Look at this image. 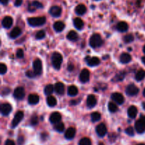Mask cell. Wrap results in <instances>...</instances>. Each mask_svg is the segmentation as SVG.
<instances>
[{"mask_svg":"<svg viewBox=\"0 0 145 145\" xmlns=\"http://www.w3.org/2000/svg\"><path fill=\"white\" fill-rule=\"evenodd\" d=\"M137 145H145L144 144H137Z\"/></svg>","mask_w":145,"mask_h":145,"instance_id":"56","label":"cell"},{"mask_svg":"<svg viewBox=\"0 0 145 145\" xmlns=\"http://www.w3.org/2000/svg\"><path fill=\"white\" fill-rule=\"evenodd\" d=\"M117 29L120 32H125L128 29V25L125 21H120L117 24Z\"/></svg>","mask_w":145,"mask_h":145,"instance_id":"24","label":"cell"},{"mask_svg":"<svg viewBox=\"0 0 145 145\" xmlns=\"http://www.w3.org/2000/svg\"><path fill=\"white\" fill-rule=\"evenodd\" d=\"M43 8V5L42 3H40L38 1H33L32 3L28 4V10L30 12H33L35 11L37 8Z\"/></svg>","mask_w":145,"mask_h":145,"instance_id":"10","label":"cell"},{"mask_svg":"<svg viewBox=\"0 0 145 145\" xmlns=\"http://www.w3.org/2000/svg\"><path fill=\"white\" fill-rule=\"evenodd\" d=\"M49 13L52 16L59 17L62 14V8L58 6H52L49 10Z\"/></svg>","mask_w":145,"mask_h":145,"instance_id":"12","label":"cell"},{"mask_svg":"<svg viewBox=\"0 0 145 145\" xmlns=\"http://www.w3.org/2000/svg\"><path fill=\"white\" fill-rule=\"evenodd\" d=\"M91 120L93 122H96L99 121V120L101 118V116L99 113L98 112H93V113H91Z\"/></svg>","mask_w":145,"mask_h":145,"instance_id":"35","label":"cell"},{"mask_svg":"<svg viewBox=\"0 0 145 145\" xmlns=\"http://www.w3.org/2000/svg\"><path fill=\"white\" fill-rule=\"evenodd\" d=\"M46 22V18L45 16H38V17H32V18H28V23L31 26H40Z\"/></svg>","mask_w":145,"mask_h":145,"instance_id":"2","label":"cell"},{"mask_svg":"<svg viewBox=\"0 0 145 145\" xmlns=\"http://www.w3.org/2000/svg\"><path fill=\"white\" fill-rule=\"evenodd\" d=\"M75 134H76V130L74 127H69L65 133V138L67 140H72L74 137Z\"/></svg>","mask_w":145,"mask_h":145,"instance_id":"20","label":"cell"},{"mask_svg":"<svg viewBox=\"0 0 145 145\" xmlns=\"http://www.w3.org/2000/svg\"><path fill=\"white\" fill-rule=\"evenodd\" d=\"M123 40H124L126 43H129V42H131L134 40V36L132 34H128V35H126L124 37Z\"/></svg>","mask_w":145,"mask_h":145,"instance_id":"38","label":"cell"},{"mask_svg":"<svg viewBox=\"0 0 145 145\" xmlns=\"http://www.w3.org/2000/svg\"><path fill=\"white\" fill-rule=\"evenodd\" d=\"M68 94L70 96H74L77 95L78 93V89L75 86H70L68 88Z\"/></svg>","mask_w":145,"mask_h":145,"instance_id":"31","label":"cell"},{"mask_svg":"<svg viewBox=\"0 0 145 145\" xmlns=\"http://www.w3.org/2000/svg\"><path fill=\"white\" fill-rule=\"evenodd\" d=\"M68 69H69V71H72L74 69V66L72 65H68Z\"/></svg>","mask_w":145,"mask_h":145,"instance_id":"50","label":"cell"},{"mask_svg":"<svg viewBox=\"0 0 145 145\" xmlns=\"http://www.w3.org/2000/svg\"><path fill=\"white\" fill-rule=\"evenodd\" d=\"M125 75V74L124 73H119L116 76V80H117V81L123 80V77H124Z\"/></svg>","mask_w":145,"mask_h":145,"instance_id":"45","label":"cell"},{"mask_svg":"<svg viewBox=\"0 0 145 145\" xmlns=\"http://www.w3.org/2000/svg\"><path fill=\"white\" fill-rule=\"evenodd\" d=\"M62 119V116L59 112H53L50 116V121L52 124H57Z\"/></svg>","mask_w":145,"mask_h":145,"instance_id":"13","label":"cell"},{"mask_svg":"<svg viewBox=\"0 0 145 145\" xmlns=\"http://www.w3.org/2000/svg\"><path fill=\"white\" fill-rule=\"evenodd\" d=\"M45 36V33L44 31H38L36 35H35V38H36V39H38V40L42 39Z\"/></svg>","mask_w":145,"mask_h":145,"instance_id":"39","label":"cell"},{"mask_svg":"<svg viewBox=\"0 0 145 145\" xmlns=\"http://www.w3.org/2000/svg\"><path fill=\"white\" fill-rule=\"evenodd\" d=\"M103 44V40L101 36L98 33H94L89 40V45L91 48H96L101 47Z\"/></svg>","mask_w":145,"mask_h":145,"instance_id":"1","label":"cell"},{"mask_svg":"<svg viewBox=\"0 0 145 145\" xmlns=\"http://www.w3.org/2000/svg\"><path fill=\"white\" fill-rule=\"evenodd\" d=\"M54 90H55V87H54L52 84H48L45 87V89H44V93H45V94H46L47 96H49L50 95L52 94V92L54 91Z\"/></svg>","mask_w":145,"mask_h":145,"instance_id":"32","label":"cell"},{"mask_svg":"<svg viewBox=\"0 0 145 145\" xmlns=\"http://www.w3.org/2000/svg\"><path fill=\"white\" fill-rule=\"evenodd\" d=\"M24 112L22 111H18L16 113L15 116H14V119H13L12 122H11V126L12 127H16L18 124H19L20 122L23 120L24 118Z\"/></svg>","mask_w":145,"mask_h":145,"instance_id":"6","label":"cell"},{"mask_svg":"<svg viewBox=\"0 0 145 145\" xmlns=\"http://www.w3.org/2000/svg\"><path fill=\"white\" fill-rule=\"evenodd\" d=\"M75 12H76V14L77 15H84L86 12V6L82 4L77 5L76 7V8H75Z\"/></svg>","mask_w":145,"mask_h":145,"instance_id":"22","label":"cell"},{"mask_svg":"<svg viewBox=\"0 0 145 145\" xmlns=\"http://www.w3.org/2000/svg\"><path fill=\"white\" fill-rule=\"evenodd\" d=\"M86 62L89 66L90 67H95L97 66L100 64V59L96 57H86Z\"/></svg>","mask_w":145,"mask_h":145,"instance_id":"16","label":"cell"},{"mask_svg":"<svg viewBox=\"0 0 145 145\" xmlns=\"http://www.w3.org/2000/svg\"><path fill=\"white\" fill-rule=\"evenodd\" d=\"M14 96L18 100H22L25 97V90L23 87H17L14 90Z\"/></svg>","mask_w":145,"mask_h":145,"instance_id":"9","label":"cell"},{"mask_svg":"<svg viewBox=\"0 0 145 145\" xmlns=\"http://www.w3.org/2000/svg\"><path fill=\"white\" fill-rule=\"evenodd\" d=\"M1 1V4H3V5H7L8 2V0H0Z\"/></svg>","mask_w":145,"mask_h":145,"instance_id":"49","label":"cell"},{"mask_svg":"<svg viewBox=\"0 0 145 145\" xmlns=\"http://www.w3.org/2000/svg\"><path fill=\"white\" fill-rule=\"evenodd\" d=\"M31 123L32 125H36L38 123V118L36 116H33L31 118Z\"/></svg>","mask_w":145,"mask_h":145,"instance_id":"41","label":"cell"},{"mask_svg":"<svg viewBox=\"0 0 145 145\" xmlns=\"http://www.w3.org/2000/svg\"><path fill=\"white\" fill-rule=\"evenodd\" d=\"M96 103H97V101H96V97L92 94L89 95L87 97V100H86V104H87L88 107L92 108L96 106Z\"/></svg>","mask_w":145,"mask_h":145,"instance_id":"17","label":"cell"},{"mask_svg":"<svg viewBox=\"0 0 145 145\" xmlns=\"http://www.w3.org/2000/svg\"><path fill=\"white\" fill-rule=\"evenodd\" d=\"M99 145H104V144H103V143H102V142H100L99 144Z\"/></svg>","mask_w":145,"mask_h":145,"instance_id":"55","label":"cell"},{"mask_svg":"<svg viewBox=\"0 0 145 145\" xmlns=\"http://www.w3.org/2000/svg\"><path fill=\"white\" fill-rule=\"evenodd\" d=\"M0 109H1V114L4 115V116H7V115H8L11 113V110H12V107H11V106L9 103H4L1 105Z\"/></svg>","mask_w":145,"mask_h":145,"instance_id":"14","label":"cell"},{"mask_svg":"<svg viewBox=\"0 0 145 145\" xmlns=\"http://www.w3.org/2000/svg\"><path fill=\"white\" fill-rule=\"evenodd\" d=\"M139 89L137 86H136L135 84H130L127 86L126 89V93L129 96H135L138 94Z\"/></svg>","mask_w":145,"mask_h":145,"instance_id":"7","label":"cell"},{"mask_svg":"<svg viewBox=\"0 0 145 145\" xmlns=\"http://www.w3.org/2000/svg\"><path fill=\"white\" fill-rule=\"evenodd\" d=\"M108 109L111 113H115V112H116L118 110V107L114 103L110 102L108 103Z\"/></svg>","mask_w":145,"mask_h":145,"instance_id":"37","label":"cell"},{"mask_svg":"<svg viewBox=\"0 0 145 145\" xmlns=\"http://www.w3.org/2000/svg\"><path fill=\"white\" fill-rule=\"evenodd\" d=\"M127 114L128 116L132 119L135 118L136 116L137 115V108H136V106H132L127 110Z\"/></svg>","mask_w":145,"mask_h":145,"instance_id":"21","label":"cell"},{"mask_svg":"<svg viewBox=\"0 0 145 145\" xmlns=\"http://www.w3.org/2000/svg\"><path fill=\"white\" fill-rule=\"evenodd\" d=\"M21 33V30L18 27H14L12 29V31L10 33V37L12 39H15L17 37L19 36Z\"/></svg>","mask_w":145,"mask_h":145,"instance_id":"27","label":"cell"},{"mask_svg":"<svg viewBox=\"0 0 145 145\" xmlns=\"http://www.w3.org/2000/svg\"><path fill=\"white\" fill-rule=\"evenodd\" d=\"M79 145H91V141L88 137H84L79 141Z\"/></svg>","mask_w":145,"mask_h":145,"instance_id":"36","label":"cell"},{"mask_svg":"<svg viewBox=\"0 0 145 145\" xmlns=\"http://www.w3.org/2000/svg\"><path fill=\"white\" fill-rule=\"evenodd\" d=\"M33 71L36 75H40L42 71V64L40 59H36L33 63Z\"/></svg>","mask_w":145,"mask_h":145,"instance_id":"5","label":"cell"},{"mask_svg":"<svg viewBox=\"0 0 145 145\" xmlns=\"http://www.w3.org/2000/svg\"><path fill=\"white\" fill-rule=\"evenodd\" d=\"M111 98L115 102H116V103H117L118 104H119V105L123 104V103H124V101H125L124 97H123V95H122L121 93H113V94H112Z\"/></svg>","mask_w":145,"mask_h":145,"instance_id":"15","label":"cell"},{"mask_svg":"<svg viewBox=\"0 0 145 145\" xmlns=\"http://www.w3.org/2000/svg\"><path fill=\"white\" fill-rule=\"evenodd\" d=\"M25 74H26V76L29 78H34L35 76H36V74H35V73L34 72V71H31V70L27 71Z\"/></svg>","mask_w":145,"mask_h":145,"instance_id":"44","label":"cell"},{"mask_svg":"<svg viewBox=\"0 0 145 145\" xmlns=\"http://www.w3.org/2000/svg\"><path fill=\"white\" fill-rule=\"evenodd\" d=\"M143 96L145 97V89H144V91H143Z\"/></svg>","mask_w":145,"mask_h":145,"instance_id":"53","label":"cell"},{"mask_svg":"<svg viewBox=\"0 0 145 145\" xmlns=\"http://www.w3.org/2000/svg\"><path fill=\"white\" fill-rule=\"evenodd\" d=\"M96 132L98 135L101 137H104L107 133V127L103 123L98 125L97 127H96Z\"/></svg>","mask_w":145,"mask_h":145,"instance_id":"8","label":"cell"},{"mask_svg":"<svg viewBox=\"0 0 145 145\" xmlns=\"http://www.w3.org/2000/svg\"><path fill=\"white\" fill-rule=\"evenodd\" d=\"M67 38L69 40L71 41H76L77 40L78 38H79V35L76 33L75 31H71L68 33V34L67 35Z\"/></svg>","mask_w":145,"mask_h":145,"instance_id":"28","label":"cell"},{"mask_svg":"<svg viewBox=\"0 0 145 145\" xmlns=\"http://www.w3.org/2000/svg\"><path fill=\"white\" fill-rule=\"evenodd\" d=\"M143 52H144L145 53V45L144 46V48H143Z\"/></svg>","mask_w":145,"mask_h":145,"instance_id":"54","label":"cell"},{"mask_svg":"<svg viewBox=\"0 0 145 145\" xmlns=\"http://www.w3.org/2000/svg\"><path fill=\"white\" fill-rule=\"evenodd\" d=\"M120 60L122 63L127 64L129 63L132 60V57L128 53H123L120 57Z\"/></svg>","mask_w":145,"mask_h":145,"instance_id":"23","label":"cell"},{"mask_svg":"<svg viewBox=\"0 0 145 145\" xmlns=\"http://www.w3.org/2000/svg\"><path fill=\"white\" fill-rule=\"evenodd\" d=\"M142 107H143V108L145 110V102H144V103H142Z\"/></svg>","mask_w":145,"mask_h":145,"instance_id":"52","label":"cell"},{"mask_svg":"<svg viewBox=\"0 0 145 145\" xmlns=\"http://www.w3.org/2000/svg\"><path fill=\"white\" fill-rule=\"evenodd\" d=\"M142 62L145 65V56L143 57L142 58Z\"/></svg>","mask_w":145,"mask_h":145,"instance_id":"51","label":"cell"},{"mask_svg":"<svg viewBox=\"0 0 145 145\" xmlns=\"http://www.w3.org/2000/svg\"><path fill=\"white\" fill-rule=\"evenodd\" d=\"M24 52L22 49H18V50L16 51V57L18 58H23L24 57Z\"/></svg>","mask_w":145,"mask_h":145,"instance_id":"43","label":"cell"},{"mask_svg":"<svg viewBox=\"0 0 145 145\" xmlns=\"http://www.w3.org/2000/svg\"><path fill=\"white\" fill-rule=\"evenodd\" d=\"M74 25L75 28L78 30H81L84 27V22L80 18H76L74 20Z\"/></svg>","mask_w":145,"mask_h":145,"instance_id":"29","label":"cell"},{"mask_svg":"<svg viewBox=\"0 0 145 145\" xmlns=\"http://www.w3.org/2000/svg\"><path fill=\"white\" fill-rule=\"evenodd\" d=\"M144 77H145V71L143 70V69H140V70H139L138 72L136 73L135 79L137 81H138V82L143 80Z\"/></svg>","mask_w":145,"mask_h":145,"instance_id":"33","label":"cell"},{"mask_svg":"<svg viewBox=\"0 0 145 145\" xmlns=\"http://www.w3.org/2000/svg\"><path fill=\"white\" fill-rule=\"evenodd\" d=\"M54 128L56 131L59 132V133H62L65 130V125L63 123H58L55 125Z\"/></svg>","mask_w":145,"mask_h":145,"instance_id":"34","label":"cell"},{"mask_svg":"<svg viewBox=\"0 0 145 145\" xmlns=\"http://www.w3.org/2000/svg\"><path fill=\"white\" fill-rule=\"evenodd\" d=\"M1 24H2V25L4 28H11V25H12L13 24V18H11V16H5L4 18H3Z\"/></svg>","mask_w":145,"mask_h":145,"instance_id":"18","label":"cell"},{"mask_svg":"<svg viewBox=\"0 0 145 145\" xmlns=\"http://www.w3.org/2000/svg\"><path fill=\"white\" fill-rule=\"evenodd\" d=\"M18 144H21L22 143H24V137H21V136H20V137H18Z\"/></svg>","mask_w":145,"mask_h":145,"instance_id":"48","label":"cell"},{"mask_svg":"<svg viewBox=\"0 0 145 145\" xmlns=\"http://www.w3.org/2000/svg\"><path fill=\"white\" fill-rule=\"evenodd\" d=\"M90 79V72L87 69H84L79 75V79L82 83H86Z\"/></svg>","mask_w":145,"mask_h":145,"instance_id":"11","label":"cell"},{"mask_svg":"<svg viewBox=\"0 0 145 145\" xmlns=\"http://www.w3.org/2000/svg\"><path fill=\"white\" fill-rule=\"evenodd\" d=\"M136 131L138 133H143L145 131V116H141L138 120H137L135 125Z\"/></svg>","mask_w":145,"mask_h":145,"instance_id":"4","label":"cell"},{"mask_svg":"<svg viewBox=\"0 0 145 145\" xmlns=\"http://www.w3.org/2000/svg\"><path fill=\"white\" fill-rule=\"evenodd\" d=\"M65 24H64L62 21H56L53 25L54 29H55V31H57V32H61V31H62L64 30V28H65Z\"/></svg>","mask_w":145,"mask_h":145,"instance_id":"25","label":"cell"},{"mask_svg":"<svg viewBox=\"0 0 145 145\" xmlns=\"http://www.w3.org/2000/svg\"><path fill=\"white\" fill-rule=\"evenodd\" d=\"M39 96L37 94H31L28 96V101L30 104L31 105H35L39 102Z\"/></svg>","mask_w":145,"mask_h":145,"instance_id":"26","label":"cell"},{"mask_svg":"<svg viewBox=\"0 0 145 145\" xmlns=\"http://www.w3.org/2000/svg\"><path fill=\"white\" fill-rule=\"evenodd\" d=\"M5 145H16L15 142L11 140H7L5 142Z\"/></svg>","mask_w":145,"mask_h":145,"instance_id":"47","label":"cell"},{"mask_svg":"<svg viewBox=\"0 0 145 145\" xmlns=\"http://www.w3.org/2000/svg\"><path fill=\"white\" fill-rule=\"evenodd\" d=\"M51 61H52V64L54 67L56 69H59L62 62V55L59 52H55V53L52 54Z\"/></svg>","mask_w":145,"mask_h":145,"instance_id":"3","label":"cell"},{"mask_svg":"<svg viewBox=\"0 0 145 145\" xmlns=\"http://www.w3.org/2000/svg\"><path fill=\"white\" fill-rule=\"evenodd\" d=\"M55 91L59 95H62L65 93V85L62 82H57L55 84Z\"/></svg>","mask_w":145,"mask_h":145,"instance_id":"19","label":"cell"},{"mask_svg":"<svg viewBox=\"0 0 145 145\" xmlns=\"http://www.w3.org/2000/svg\"><path fill=\"white\" fill-rule=\"evenodd\" d=\"M47 103L50 107H54L57 104V100L54 96H49L47 98Z\"/></svg>","mask_w":145,"mask_h":145,"instance_id":"30","label":"cell"},{"mask_svg":"<svg viewBox=\"0 0 145 145\" xmlns=\"http://www.w3.org/2000/svg\"><path fill=\"white\" fill-rule=\"evenodd\" d=\"M125 133H126V134H127L128 135H130V136H133L135 134L134 130H133V128L132 127H127V128L125 130Z\"/></svg>","mask_w":145,"mask_h":145,"instance_id":"42","label":"cell"},{"mask_svg":"<svg viewBox=\"0 0 145 145\" xmlns=\"http://www.w3.org/2000/svg\"><path fill=\"white\" fill-rule=\"evenodd\" d=\"M7 66L3 63L0 64V73H1V74H4L7 72Z\"/></svg>","mask_w":145,"mask_h":145,"instance_id":"40","label":"cell"},{"mask_svg":"<svg viewBox=\"0 0 145 145\" xmlns=\"http://www.w3.org/2000/svg\"><path fill=\"white\" fill-rule=\"evenodd\" d=\"M96 1H99V0H96Z\"/></svg>","mask_w":145,"mask_h":145,"instance_id":"57","label":"cell"},{"mask_svg":"<svg viewBox=\"0 0 145 145\" xmlns=\"http://www.w3.org/2000/svg\"><path fill=\"white\" fill-rule=\"evenodd\" d=\"M23 0H15L14 1V5L15 7H20L22 4Z\"/></svg>","mask_w":145,"mask_h":145,"instance_id":"46","label":"cell"}]
</instances>
